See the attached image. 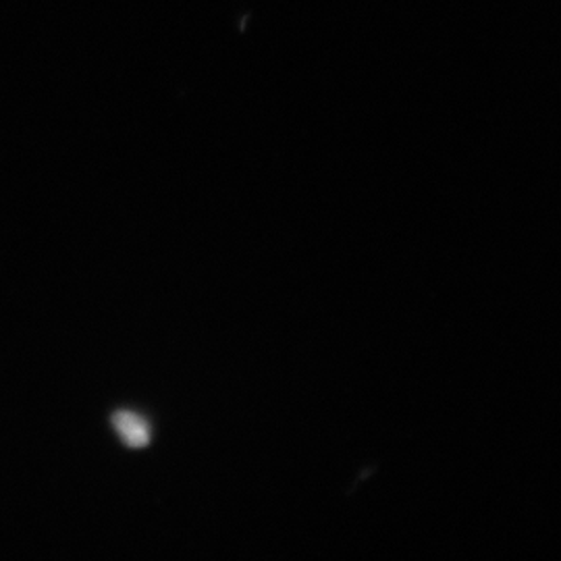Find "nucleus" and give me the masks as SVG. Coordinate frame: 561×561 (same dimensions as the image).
<instances>
[{"label": "nucleus", "mask_w": 561, "mask_h": 561, "mask_svg": "<svg viewBox=\"0 0 561 561\" xmlns=\"http://www.w3.org/2000/svg\"><path fill=\"white\" fill-rule=\"evenodd\" d=\"M115 428L119 431L121 437L125 443H129L131 447H144L150 439V431L148 424L141 421L140 416L131 414V412H119L115 414Z\"/></svg>", "instance_id": "f257e3e1"}]
</instances>
